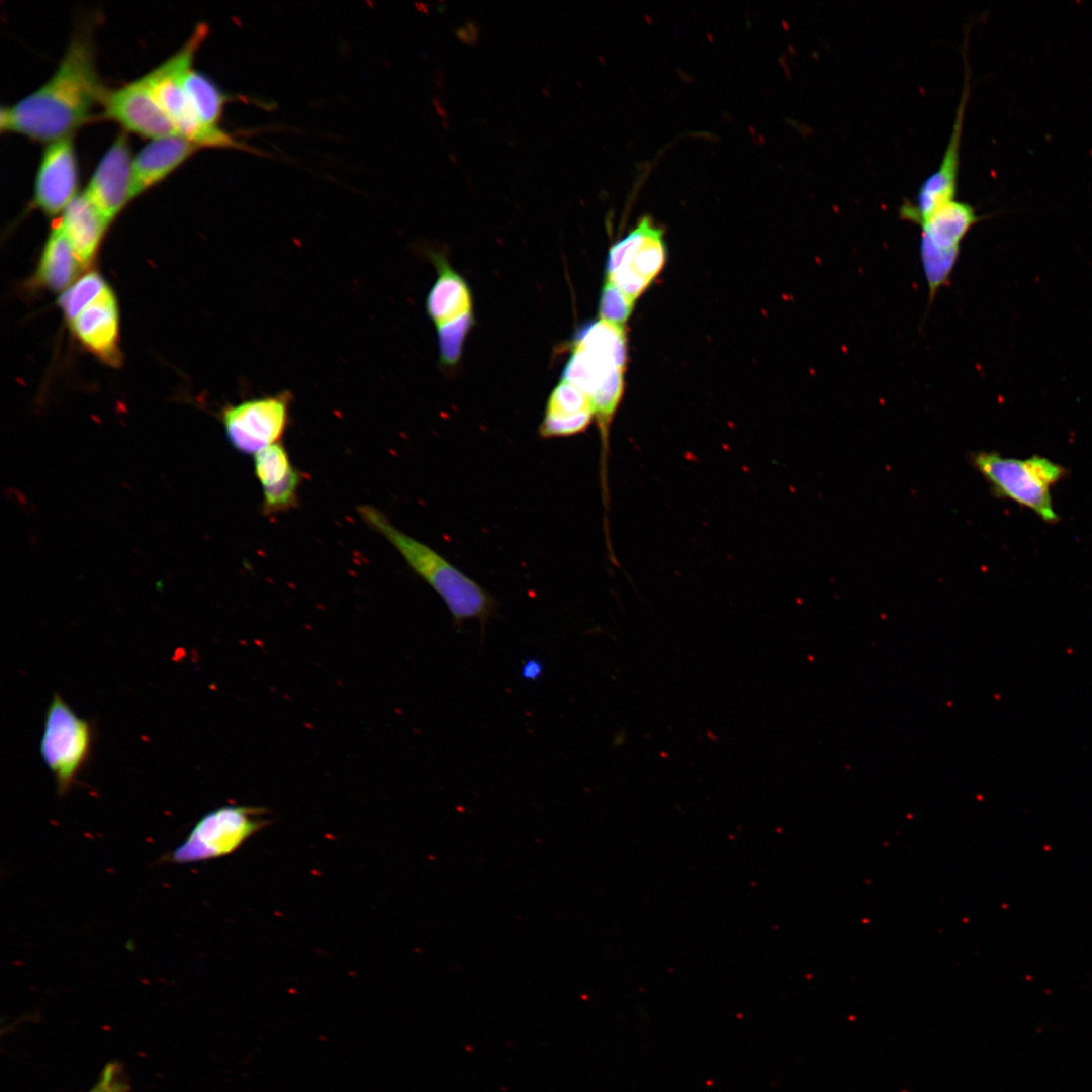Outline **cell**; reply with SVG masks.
Returning a JSON list of instances; mask_svg holds the SVG:
<instances>
[{
  "label": "cell",
  "mask_w": 1092,
  "mask_h": 1092,
  "mask_svg": "<svg viewBox=\"0 0 1092 1092\" xmlns=\"http://www.w3.org/2000/svg\"><path fill=\"white\" fill-rule=\"evenodd\" d=\"M634 302L606 279L599 303L601 320L623 326L632 313Z\"/></svg>",
  "instance_id": "cell-25"
},
{
  "label": "cell",
  "mask_w": 1092,
  "mask_h": 1092,
  "mask_svg": "<svg viewBox=\"0 0 1092 1092\" xmlns=\"http://www.w3.org/2000/svg\"><path fill=\"white\" fill-rule=\"evenodd\" d=\"M254 473L262 488V513L274 516L295 508L303 476L282 442L254 455Z\"/></svg>",
  "instance_id": "cell-13"
},
{
  "label": "cell",
  "mask_w": 1092,
  "mask_h": 1092,
  "mask_svg": "<svg viewBox=\"0 0 1092 1092\" xmlns=\"http://www.w3.org/2000/svg\"><path fill=\"white\" fill-rule=\"evenodd\" d=\"M968 63L960 102L951 133L938 167L927 176L912 200L906 199L899 208L902 219L920 225L944 204L956 200L958 190L960 149L966 105L970 92Z\"/></svg>",
  "instance_id": "cell-9"
},
{
  "label": "cell",
  "mask_w": 1092,
  "mask_h": 1092,
  "mask_svg": "<svg viewBox=\"0 0 1092 1092\" xmlns=\"http://www.w3.org/2000/svg\"><path fill=\"white\" fill-rule=\"evenodd\" d=\"M126 1084L121 1071L115 1065L107 1066L98 1084L90 1092H124Z\"/></svg>",
  "instance_id": "cell-26"
},
{
  "label": "cell",
  "mask_w": 1092,
  "mask_h": 1092,
  "mask_svg": "<svg viewBox=\"0 0 1092 1092\" xmlns=\"http://www.w3.org/2000/svg\"><path fill=\"white\" fill-rule=\"evenodd\" d=\"M433 260L439 276L427 296L426 308L439 326L471 312V295L467 283L444 258L434 255Z\"/></svg>",
  "instance_id": "cell-20"
},
{
  "label": "cell",
  "mask_w": 1092,
  "mask_h": 1092,
  "mask_svg": "<svg viewBox=\"0 0 1092 1092\" xmlns=\"http://www.w3.org/2000/svg\"><path fill=\"white\" fill-rule=\"evenodd\" d=\"M290 400L284 391L225 406L221 421L229 443L242 454L255 455L281 442L289 423Z\"/></svg>",
  "instance_id": "cell-8"
},
{
  "label": "cell",
  "mask_w": 1092,
  "mask_h": 1092,
  "mask_svg": "<svg viewBox=\"0 0 1092 1092\" xmlns=\"http://www.w3.org/2000/svg\"><path fill=\"white\" fill-rule=\"evenodd\" d=\"M182 83L189 104L202 126L217 135H229L219 125L229 98L215 82L191 65L185 70Z\"/></svg>",
  "instance_id": "cell-21"
},
{
  "label": "cell",
  "mask_w": 1092,
  "mask_h": 1092,
  "mask_svg": "<svg viewBox=\"0 0 1092 1092\" xmlns=\"http://www.w3.org/2000/svg\"><path fill=\"white\" fill-rule=\"evenodd\" d=\"M82 266L58 221L50 232L33 282L49 290L60 291L74 281Z\"/></svg>",
  "instance_id": "cell-19"
},
{
  "label": "cell",
  "mask_w": 1092,
  "mask_h": 1092,
  "mask_svg": "<svg viewBox=\"0 0 1092 1092\" xmlns=\"http://www.w3.org/2000/svg\"><path fill=\"white\" fill-rule=\"evenodd\" d=\"M357 512L364 523L383 536L407 566L445 603L454 625L476 619L485 625L497 614L495 598L427 544L395 527L377 508L361 505Z\"/></svg>",
  "instance_id": "cell-2"
},
{
  "label": "cell",
  "mask_w": 1092,
  "mask_h": 1092,
  "mask_svg": "<svg viewBox=\"0 0 1092 1092\" xmlns=\"http://www.w3.org/2000/svg\"><path fill=\"white\" fill-rule=\"evenodd\" d=\"M72 332L92 354L110 365L120 363L119 312L111 288L70 322Z\"/></svg>",
  "instance_id": "cell-15"
},
{
  "label": "cell",
  "mask_w": 1092,
  "mask_h": 1092,
  "mask_svg": "<svg viewBox=\"0 0 1092 1092\" xmlns=\"http://www.w3.org/2000/svg\"><path fill=\"white\" fill-rule=\"evenodd\" d=\"M269 823L265 808L219 807L198 820L186 839L169 855V861L184 864L223 857Z\"/></svg>",
  "instance_id": "cell-5"
},
{
  "label": "cell",
  "mask_w": 1092,
  "mask_h": 1092,
  "mask_svg": "<svg viewBox=\"0 0 1092 1092\" xmlns=\"http://www.w3.org/2000/svg\"><path fill=\"white\" fill-rule=\"evenodd\" d=\"M595 413L588 396L561 380L552 390L538 433L542 439L571 437L585 431Z\"/></svg>",
  "instance_id": "cell-17"
},
{
  "label": "cell",
  "mask_w": 1092,
  "mask_h": 1092,
  "mask_svg": "<svg viewBox=\"0 0 1092 1092\" xmlns=\"http://www.w3.org/2000/svg\"><path fill=\"white\" fill-rule=\"evenodd\" d=\"M544 673V664L537 658H528L521 665V677L527 681L539 680Z\"/></svg>",
  "instance_id": "cell-27"
},
{
  "label": "cell",
  "mask_w": 1092,
  "mask_h": 1092,
  "mask_svg": "<svg viewBox=\"0 0 1092 1092\" xmlns=\"http://www.w3.org/2000/svg\"><path fill=\"white\" fill-rule=\"evenodd\" d=\"M985 217L980 216L970 203L956 199L938 208L919 225V253L929 300L932 301L937 291L949 281L966 235Z\"/></svg>",
  "instance_id": "cell-6"
},
{
  "label": "cell",
  "mask_w": 1092,
  "mask_h": 1092,
  "mask_svg": "<svg viewBox=\"0 0 1092 1092\" xmlns=\"http://www.w3.org/2000/svg\"><path fill=\"white\" fill-rule=\"evenodd\" d=\"M198 149L196 144L180 134L147 143L132 161L133 199L166 179Z\"/></svg>",
  "instance_id": "cell-16"
},
{
  "label": "cell",
  "mask_w": 1092,
  "mask_h": 1092,
  "mask_svg": "<svg viewBox=\"0 0 1092 1092\" xmlns=\"http://www.w3.org/2000/svg\"><path fill=\"white\" fill-rule=\"evenodd\" d=\"M59 223L81 263L86 266L92 260L110 222L82 192L64 209Z\"/></svg>",
  "instance_id": "cell-18"
},
{
  "label": "cell",
  "mask_w": 1092,
  "mask_h": 1092,
  "mask_svg": "<svg viewBox=\"0 0 1092 1092\" xmlns=\"http://www.w3.org/2000/svg\"><path fill=\"white\" fill-rule=\"evenodd\" d=\"M208 33L205 23L195 26L187 40L170 57L143 75L155 98L180 135L199 148H232L250 150L232 134L217 135L207 130L197 119L187 99L182 77L193 65L194 57Z\"/></svg>",
  "instance_id": "cell-4"
},
{
  "label": "cell",
  "mask_w": 1092,
  "mask_h": 1092,
  "mask_svg": "<svg viewBox=\"0 0 1092 1092\" xmlns=\"http://www.w3.org/2000/svg\"><path fill=\"white\" fill-rule=\"evenodd\" d=\"M573 346L609 356L625 367L627 338L622 325L600 320L581 328Z\"/></svg>",
  "instance_id": "cell-22"
},
{
  "label": "cell",
  "mask_w": 1092,
  "mask_h": 1092,
  "mask_svg": "<svg viewBox=\"0 0 1092 1092\" xmlns=\"http://www.w3.org/2000/svg\"><path fill=\"white\" fill-rule=\"evenodd\" d=\"M132 161L127 134L122 131L99 160L84 190L109 222L133 199Z\"/></svg>",
  "instance_id": "cell-11"
},
{
  "label": "cell",
  "mask_w": 1092,
  "mask_h": 1092,
  "mask_svg": "<svg viewBox=\"0 0 1092 1092\" xmlns=\"http://www.w3.org/2000/svg\"><path fill=\"white\" fill-rule=\"evenodd\" d=\"M78 180L72 135L48 143L35 175L33 204L48 215L63 212L77 195Z\"/></svg>",
  "instance_id": "cell-12"
},
{
  "label": "cell",
  "mask_w": 1092,
  "mask_h": 1092,
  "mask_svg": "<svg viewBox=\"0 0 1092 1092\" xmlns=\"http://www.w3.org/2000/svg\"><path fill=\"white\" fill-rule=\"evenodd\" d=\"M92 739L90 723L55 694L44 716L40 755L55 779L59 795L70 790L87 762Z\"/></svg>",
  "instance_id": "cell-7"
},
{
  "label": "cell",
  "mask_w": 1092,
  "mask_h": 1092,
  "mask_svg": "<svg viewBox=\"0 0 1092 1092\" xmlns=\"http://www.w3.org/2000/svg\"><path fill=\"white\" fill-rule=\"evenodd\" d=\"M665 259L663 231L649 216H644L625 238L612 246L606 271L629 269L652 282L662 270Z\"/></svg>",
  "instance_id": "cell-14"
},
{
  "label": "cell",
  "mask_w": 1092,
  "mask_h": 1092,
  "mask_svg": "<svg viewBox=\"0 0 1092 1092\" xmlns=\"http://www.w3.org/2000/svg\"><path fill=\"white\" fill-rule=\"evenodd\" d=\"M107 88L99 76L88 30L74 33L51 77L30 94L2 106L0 128L38 142H53L91 120Z\"/></svg>",
  "instance_id": "cell-1"
},
{
  "label": "cell",
  "mask_w": 1092,
  "mask_h": 1092,
  "mask_svg": "<svg viewBox=\"0 0 1092 1092\" xmlns=\"http://www.w3.org/2000/svg\"><path fill=\"white\" fill-rule=\"evenodd\" d=\"M100 116L151 140L179 134L143 76L118 88L107 89Z\"/></svg>",
  "instance_id": "cell-10"
},
{
  "label": "cell",
  "mask_w": 1092,
  "mask_h": 1092,
  "mask_svg": "<svg viewBox=\"0 0 1092 1092\" xmlns=\"http://www.w3.org/2000/svg\"><path fill=\"white\" fill-rule=\"evenodd\" d=\"M970 461L995 495L1031 510L1044 522L1059 520L1051 488L1066 474L1060 464L1039 455L1019 459L989 451L972 453Z\"/></svg>",
  "instance_id": "cell-3"
},
{
  "label": "cell",
  "mask_w": 1092,
  "mask_h": 1092,
  "mask_svg": "<svg viewBox=\"0 0 1092 1092\" xmlns=\"http://www.w3.org/2000/svg\"><path fill=\"white\" fill-rule=\"evenodd\" d=\"M472 325V313L468 312L438 327V346L440 359L445 365L456 364L462 354L463 343Z\"/></svg>",
  "instance_id": "cell-24"
},
{
  "label": "cell",
  "mask_w": 1092,
  "mask_h": 1092,
  "mask_svg": "<svg viewBox=\"0 0 1092 1092\" xmlns=\"http://www.w3.org/2000/svg\"><path fill=\"white\" fill-rule=\"evenodd\" d=\"M109 288L100 274L90 272L67 288L58 302L67 320L71 322Z\"/></svg>",
  "instance_id": "cell-23"
}]
</instances>
